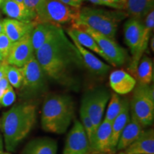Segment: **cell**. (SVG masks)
<instances>
[{
  "instance_id": "obj_35",
  "label": "cell",
  "mask_w": 154,
  "mask_h": 154,
  "mask_svg": "<svg viewBox=\"0 0 154 154\" xmlns=\"http://www.w3.org/2000/svg\"><path fill=\"white\" fill-rule=\"evenodd\" d=\"M7 63L6 62H4L2 65V66L0 67V80L6 76V71H7Z\"/></svg>"
},
{
  "instance_id": "obj_31",
  "label": "cell",
  "mask_w": 154,
  "mask_h": 154,
  "mask_svg": "<svg viewBox=\"0 0 154 154\" xmlns=\"http://www.w3.org/2000/svg\"><path fill=\"white\" fill-rule=\"evenodd\" d=\"M102 3V5L107 6V7H111V8L116 9L118 10H123L125 9L126 5L119 0H100Z\"/></svg>"
},
{
  "instance_id": "obj_41",
  "label": "cell",
  "mask_w": 154,
  "mask_h": 154,
  "mask_svg": "<svg viewBox=\"0 0 154 154\" xmlns=\"http://www.w3.org/2000/svg\"><path fill=\"white\" fill-rule=\"evenodd\" d=\"M119 1H120L121 2H122L123 4H124V5H126V1H127V0H119Z\"/></svg>"
},
{
  "instance_id": "obj_8",
  "label": "cell",
  "mask_w": 154,
  "mask_h": 154,
  "mask_svg": "<svg viewBox=\"0 0 154 154\" xmlns=\"http://www.w3.org/2000/svg\"><path fill=\"white\" fill-rule=\"evenodd\" d=\"M23 82L21 88L25 95L32 97L43 94L47 88V75L35 57L22 67Z\"/></svg>"
},
{
  "instance_id": "obj_43",
  "label": "cell",
  "mask_w": 154,
  "mask_h": 154,
  "mask_svg": "<svg viewBox=\"0 0 154 154\" xmlns=\"http://www.w3.org/2000/svg\"><path fill=\"white\" fill-rule=\"evenodd\" d=\"M0 154H10V153H5V152H1V153H0Z\"/></svg>"
},
{
  "instance_id": "obj_16",
  "label": "cell",
  "mask_w": 154,
  "mask_h": 154,
  "mask_svg": "<svg viewBox=\"0 0 154 154\" xmlns=\"http://www.w3.org/2000/svg\"><path fill=\"white\" fill-rule=\"evenodd\" d=\"M3 24L4 33L10 38L11 42H16L26 34L32 33L37 22L35 21L26 22L7 18L4 19Z\"/></svg>"
},
{
  "instance_id": "obj_42",
  "label": "cell",
  "mask_w": 154,
  "mask_h": 154,
  "mask_svg": "<svg viewBox=\"0 0 154 154\" xmlns=\"http://www.w3.org/2000/svg\"><path fill=\"white\" fill-rule=\"evenodd\" d=\"M15 1H17V2H19V3L23 4V0H15Z\"/></svg>"
},
{
  "instance_id": "obj_26",
  "label": "cell",
  "mask_w": 154,
  "mask_h": 154,
  "mask_svg": "<svg viewBox=\"0 0 154 154\" xmlns=\"http://www.w3.org/2000/svg\"><path fill=\"white\" fill-rule=\"evenodd\" d=\"M124 99H121L117 94H112L108 106L104 120L111 123L119 114L124 105Z\"/></svg>"
},
{
  "instance_id": "obj_32",
  "label": "cell",
  "mask_w": 154,
  "mask_h": 154,
  "mask_svg": "<svg viewBox=\"0 0 154 154\" xmlns=\"http://www.w3.org/2000/svg\"><path fill=\"white\" fill-rule=\"evenodd\" d=\"M44 0H23V4L29 10L35 13V11L38 6Z\"/></svg>"
},
{
  "instance_id": "obj_19",
  "label": "cell",
  "mask_w": 154,
  "mask_h": 154,
  "mask_svg": "<svg viewBox=\"0 0 154 154\" xmlns=\"http://www.w3.org/2000/svg\"><path fill=\"white\" fill-rule=\"evenodd\" d=\"M130 104L127 99H124V105L119 114L111 122V149L112 153L116 151V146L119 137L124 127L130 120Z\"/></svg>"
},
{
  "instance_id": "obj_33",
  "label": "cell",
  "mask_w": 154,
  "mask_h": 154,
  "mask_svg": "<svg viewBox=\"0 0 154 154\" xmlns=\"http://www.w3.org/2000/svg\"><path fill=\"white\" fill-rule=\"evenodd\" d=\"M11 85L9 84V83L7 80L6 76L3 77L1 80H0V99H2L4 94L7 90L9 89V88L10 87Z\"/></svg>"
},
{
  "instance_id": "obj_17",
  "label": "cell",
  "mask_w": 154,
  "mask_h": 154,
  "mask_svg": "<svg viewBox=\"0 0 154 154\" xmlns=\"http://www.w3.org/2000/svg\"><path fill=\"white\" fill-rule=\"evenodd\" d=\"M109 84L116 94L124 95L134 89L136 80L124 70H116L109 76Z\"/></svg>"
},
{
  "instance_id": "obj_2",
  "label": "cell",
  "mask_w": 154,
  "mask_h": 154,
  "mask_svg": "<svg viewBox=\"0 0 154 154\" xmlns=\"http://www.w3.org/2000/svg\"><path fill=\"white\" fill-rule=\"evenodd\" d=\"M36 120V107L32 103L14 106L3 113L0 126L6 149L14 151L29 134Z\"/></svg>"
},
{
  "instance_id": "obj_1",
  "label": "cell",
  "mask_w": 154,
  "mask_h": 154,
  "mask_svg": "<svg viewBox=\"0 0 154 154\" xmlns=\"http://www.w3.org/2000/svg\"><path fill=\"white\" fill-rule=\"evenodd\" d=\"M34 57L47 77L65 86H72L75 72L84 66L76 46L60 26Z\"/></svg>"
},
{
  "instance_id": "obj_28",
  "label": "cell",
  "mask_w": 154,
  "mask_h": 154,
  "mask_svg": "<svg viewBox=\"0 0 154 154\" xmlns=\"http://www.w3.org/2000/svg\"><path fill=\"white\" fill-rule=\"evenodd\" d=\"M80 122L82 124L84 130H85L86 134L87 135V137L88 141H89L91 150V146L94 140V136H95L96 129L94 128L93 124H92L91 119H90L88 116L87 115V113H86L85 110L82 107H81L80 109Z\"/></svg>"
},
{
  "instance_id": "obj_40",
  "label": "cell",
  "mask_w": 154,
  "mask_h": 154,
  "mask_svg": "<svg viewBox=\"0 0 154 154\" xmlns=\"http://www.w3.org/2000/svg\"><path fill=\"white\" fill-rule=\"evenodd\" d=\"M153 37H152V38H151V49H152V51H153V50H154V44H153Z\"/></svg>"
},
{
  "instance_id": "obj_47",
  "label": "cell",
  "mask_w": 154,
  "mask_h": 154,
  "mask_svg": "<svg viewBox=\"0 0 154 154\" xmlns=\"http://www.w3.org/2000/svg\"><path fill=\"white\" fill-rule=\"evenodd\" d=\"M1 2H2V0H0V3H1Z\"/></svg>"
},
{
  "instance_id": "obj_24",
  "label": "cell",
  "mask_w": 154,
  "mask_h": 154,
  "mask_svg": "<svg viewBox=\"0 0 154 154\" xmlns=\"http://www.w3.org/2000/svg\"><path fill=\"white\" fill-rule=\"evenodd\" d=\"M154 0H127L125 9L131 18L140 21L153 10Z\"/></svg>"
},
{
  "instance_id": "obj_11",
  "label": "cell",
  "mask_w": 154,
  "mask_h": 154,
  "mask_svg": "<svg viewBox=\"0 0 154 154\" xmlns=\"http://www.w3.org/2000/svg\"><path fill=\"white\" fill-rule=\"evenodd\" d=\"M62 154H91L87 135L79 121H75L67 135Z\"/></svg>"
},
{
  "instance_id": "obj_45",
  "label": "cell",
  "mask_w": 154,
  "mask_h": 154,
  "mask_svg": "<svg viewBox=\"0 0 154 154\" xmlns=\"http://www.w3.org/2000/svg\"><path fill=\"white\" fill-rule=\"evenodd\" d=\"M119 154H126V153H124V152H121V153H119Z\"/></svg>"
},
{
  "instance_id": "obj_13",
  "label": "cell",
  "mask_w": 154,
  "mask_h": 154,
  "mask_svg": "<svg viewBox=\"0 0 154 154\" xmlns=\"http://www.w3.org/2000/svg\"><path fill=\"white\" fill-rule=\"evenodd\" d=\"M111 123L103 120L96 131L94 140L91 146V154H113L111 149Z\"/></svg>"
},
{
  "instance_id": "obj_15",
  "label": "cell",
  "mask_w": 154,
  "mask_h": 154,
  "mask_svg": "<svg viewBox=\"0 0 154 154\" xmlns=\"http://www.w3.org/2000/svg\"><path fill=\"white\" fill-rule=\"evenodd\" d=\"M69 38L75 44L76 49H78L82 57L84 66L87 68L90 72L93 73L94 74L99 75V76L106 74L109 72L111 69L110 66L100 60L99 58L96 57L93 53L88 51L86 48L83 47L74 38L70 37V36Z\"/></svg>"
},
{
  "instance_id": "obj_44",
  "label": "cell",
  "mask_w": 154,
  "mask_h": 154,
  "mask_svg": "<svg viewBox=\"0 0 154 154\" xmlns=\"http://www.w3.org/2000/svg\"><path fill=\"white\" fill-rule=\"evenodd\" d=\"M4 62H0V67L2 66V63H3Z\"/></svg>"
},
{
  "instance_id": "obj_36",
  "label": "cell",
  "mask_w": 154,
  "mask_h": 154,
  "mask_svg": "<svg viewBox=\"0 0 154 154\" xmlns=\"http://www.w3.org/2000/svg\"><path fill=\"white\" fill-rule=\"evenodd\" d=\"M86 1L89 2L94 5H102V3L101 2L100 0H86Z\"/></svg>"
},
{
  "instance_id": "obj_30",
  "label": "cell",
  "mask_w": 154,
  "mask_h": 154,
  "mask_svg": "<svg viewBox=\"0 0 154 154\" xmlns=\"http://www.w3.org/2000/svg\"><path fill=\"white\" fill-rule=\"evenodd\" d=\"M16 100V94L13 89L12 86H10L9 89L5 92L2 99H0V106L7 107L12 104Z\"/></svg>"
},
{
  "instance_id": "obj_3",
  "label": "cell",
  "mask_w": 154,
  "mask_h": 154,
  "mask_svg": "<svg viewBox=\"0 0 154 154\" xmlns=\"http://www.w3.org/2000/svg\"><path fill=\"white\" fill-rule=\"evenodd\" d=\"M74 114V103L70 96L65 94L47 96L42 110V128L51 134H64L70 126Z\"/></svg>"
},
{
  "instance_id": "obj_22",
  "label": "cell",
  "mask_w": 154,
  "mask_h": 154,
  "mask_svg": "<svg viewBox=\"0 0 154 154\" xmlns=\"http://www.w3.org/2000/svg\"><path fill=\"white\" fill-rule=\"evenodd\" d=\"M57 143L49 138H36L27 144L22 154H57Z\"/></svg>"
},
{
  "instance_id": "obj_6",
  "label": "cell",
  "mask_w": 154,
  "mask_h": 154,
  "mask_svg": "<svg viewBox=\"0 0 154 154\" xmlns=\"http://www.w3.org/2000/svg\"><path fill=\"white\" fill-rule=\"evenodd\" d=\"M80 9L63 4L59 0H44L36 8L35 22L55 25L75 22Z\"/></svg>"
},
{
  "instance_id": "obj_12",
  "label": "cell",
  "mask_w": 154,
  "mask_h": 154,
  "mask_svg": "<svg viewBox=\"0 0 154 154\" xmlns=\"http://www.w3.org/2000/svg\"><path fill=\"white\" fill-rule=\"evenodd\" d=\"M34 57V51L30 33L13 43L5 62L9 65L22 68Z\"/></svg>"
},
{
  "instance_id": "obj_4",
  "label": "cell",
  "mask_w": 154,
  "mask_h": 154,
  "mask_svg": "<svg viewBox=\"0 0 154 154\" xmlns=\"http://www.w3.org/2000/svg\"><path fill=\"white\" fill-rule=\"evenodd\" d=\"M127 16L126 12L123 11H108L86 7L80 9L78 19L74 23L84 25L115 39L119 22Z\"/></svg>"
},
{
  "instance_id": "obj_34",
  "label": "cell",
  "mask_w": 154,
  "mask_h": 154,
  "mask_svg": "<svg viewBox=\"0 0 154 154\" xmlns=\"http://www.w3.org/2000/svg\"><path fill=\"white\" fill-rule=\"evenodd\" d=\"M59 1L70 7L80 9L83 0H59Z\"/></svg>"
},
{
  "instance_id": "obj_7",
  "label": "cell",
  "mask_w": 154,
  "mask_h": 154,
  "mask_svg": "<svg viewBox=\"0 0 154 154\" xmlns=\"http://www.w3.org/2000/svg\"><path fill=\"white\" fill-rule=\"evenodd\" d=\"M130 106L131 116L143 128L152 125L154 119L153 86L138 84L134 89Z\"/></svg>"
},
{
  "instance_id": "obj_20",
  "label": "cell",
  "mask_w": 154,
  "mask_h": 154,
  "mask_svg": "<svg viewBox=\"0 0 154 154\" xmlns=\"http://www.w3.org/2000/svg\"><path fill=\"white\" fill-rule=\"evenodd\" d=\"M143 131V127L131 116L129 121L127 123L120 135L116 146V151H123L128 148L137 139Z\"/></svg>"
},
{
  "instance_id": "obj_14",
  "label": "cell",
  "mask_w": 154,
  "mask_h": 154,
  "mask_svg": "<svg viewBox=\"0 0 154 154\" xmlns=\"http://www.w3.org/2000/svg\"><path fill=\"white\" fill-rule=\"evenodd\" d=\"M0 9L9 19H16L22 22H34L36 14L29 10L24 4L17 2L15 0H2Z\"/></svg>"
},
{
  "instance_id": "obj_29",
  "label": "cell",
  "mask_w": 154,
  "mask_h": 154,
  "mask_svg": "<svg viewBox=\"0 0 154 154\" xmlns=\"http://www.w3.org/2000/svg\"><path fill=\"white\" fill-rule=\"evenodd\" d=\"M13 43L8 36L5 33H2L0 34V51L4 55L5 59L8 57V54L10 51L12 47ZM6 61V60H5Z\"/></svg>"
},
{
  "instance_id": "obj_9",
  "label": "cell",
  "mask_w": 154,
  "mask_h": 154,
  "mask_svg": "<svg viewBox=\"0 0 154 154\" xmlns=\"http://www.w3.org/2000/svg\"><path fill=\"white\" fill-rule=\"evenodd\" d=\"M79 28L89 34L103 53L106 61L114 66H120L126 62L127 53L124 48L119 45L115 39L102 34L82 24L73 23Z\"/></svg>"
},
{
  "instance_id": "obj_10",
  "label": "cell",
  "mask_w": 154,
  "mask_h": 154,
  "mask_svg": "<svg viewBox=\"0 0 154 154\" xmlns=\"http://www.w3.org/2000/svg\"><path fill=\"white\" fill-rule=\"evenodd\" d=\"M110 96L106 89L99 88L88 91L83 98L81 107L85 110L96 131L101 123Z\"/></svg>"
},
{
  "instance_id": "obj_46",
  "label": "cell",
  "mask_w": 154,
  "mask_h": 154,
  "mask_svg": "<svg viewBox=\"0 0 154 154\" xmlns=\"http://www.w3.org/2000/svg\"><path fill=\"white\" fill-rule=\"evenodd\" d=\"M96 154H106V153H96Z\"/></svg>"
},
{
  "instance_id": "obj_37",
  "label": "cell",
  "mask_w": 154,
  "mask_h": 154,
  "mask_svg": "<svg viewBox=\"0 0 154 154\" xmlns=\"http://www.w3.org/2000/svg\"><path fill=\"white\" fill-rule=\"evenodd\" d=\"M3 151V139L2 135L0 134V153Z\"/></svg>"
},
{
  "instance_id": "obj_5",
  "label": "cell",
  "mask_w": 154,
  "mask_h": 154,
  "mask_svg": "<svg viewBox=\"0 0 154 154\" xmlns=\"http://www.w3.org/2000/svg\"><path fill=\"white\" fill-rule=\"evenodd\" d=\"M153 30L144 26L140 21L134 18H130L125 23L124 40L132 55L129 70L134 74L140 59L147 49Z\"/></svg>"
},
{
  "instance_id": "obj_25",
  "label": "cell",
  "mask_w": 154,
  "mask_h": 154,
  "mask_svg": "<svg viewBox=\"0 0 154 154\" xmlns=\"http://www.w3.org/2000/svg\"><path fill=\"white\" fill-rule=\"evenodd\" d=\"M138 84L149 85L153 79V63L151 58L144 56L138 63L136 73Z\"/></svg>"
},
{
  "instance_id": "obj_38",
  "label": "cell",
  "mask_w": 154,
  "mask_h": 154,
  "mask_svg": "<svg viewBox=\"0 0 154 154\" xmlns=\"http://www.w3.org/2000/svg\"><path fill=\"white\" fill-rule=\"evenodd\" d=\"M4 33V24L3 20H0V34Z\"/></svg>"
},
{
  "instance_id": "obj_39",
  "label": "cell",
  "mask_w": 154,
  "mask_h": 154,
  "mask_svg": "<svg viewBox=\"0 0 154 154\" xmlns=\"http://www.w3.org/2000/svg\"><path fill=\"white\" fill-rule=\"evenodd\" d=\"M5 58L4 57V55L2 54L1 51H0V62H5Z\"/></svg>"
},
{
  "instance_id": "obj_27",
  "label": "cell",
  "mask_w": 154,
  "mask_h": 154,
  "mask_svg": "<svg viewBox=\"0 0 154 154\" xmlns=\"http://www.w3.org/2000/svg\"><path fill=\"white\" fill-rule=\"evenodd\" d=\"M6 77L12 87L16 88H21L23 82L22 68L8 64L6 71Z\"/></svg>"
},
{
  "instance_id": "obj_21",
  "label": "cell",
  "mask_w": 154,
  "mask_h": 154,
  "mask_svg": "<svg viewBox=\"0 0 154 154\" xmlns=\"http://www.w3.org/2000/svg\"><path fill=\"white\" fill-rule=\"evenodd\" d=\"M59 25L50 23H37L31 33V40L34 52L41 48L52 35Z\"/></svg>"
},
{
  "instance_id": "obj_23",
  "label": "cell",
  "mask_w": 154,
  "mask_h": 154,
  "mask_svg": "<svg viewBox=\"0 0 154 154\" xmlns=\"http://www.w3.org/2000/svg\"><path fill=\"white\" fill-rule=\"evenodd\" d=\"M67 34L70 37L74 38L83 47L86 49H89L99 54L100 57L106 60V57L101 49L99 47L96 42L89 34L84 32V31L76 26V25L72 24V27L67 30Z\"/></svg>"
},
{
  "instance_id": "obj_18",
  "label": "cell",
  "mask_w": 154,
  "mask_h": 154,
  "mask_svg": "<svg viewBox=\"0 0 154 154\" xmlns=\"http://www.w3.org/2000/svg\"><path fill=\"white\" fill-rule=\"evenodd\" d=\"M126 154H154L153 128L143 131L137 139L124 150Z\"/></svg>"
}]
</instances>
